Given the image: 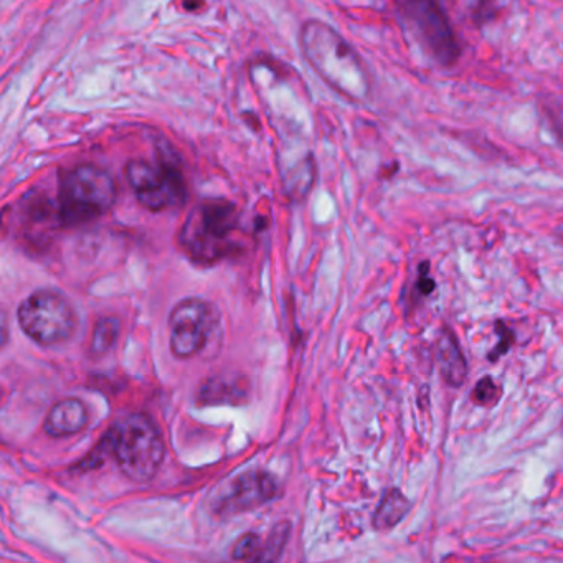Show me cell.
<instances>
[{
    "instance_id": "8",
    "label": "cell",
    "mask_w": 563,
    "mask_h": 563,
    "mask_svg": "<svg viewBox=\"0 0 563 563\" xmlns=\"http://www.w3.org/2000/svg\"><path fill=\"white\" fill-rule=\"evenodd\" d=\"M171 351L179 359H190L204 351L217 326V313L207 301L189 298L180 301L171 319Z\"/></svg>"
},
{
    "instance_id": "15",
    "label": "cell",
    "mask_w": 563,
    "mask_h": 563,
    "mask_svg": "<svg viewBox=\"0 0 563 563\" xmlns=\"http://www.w3.org/2000/svg\"><path fill=\"white\" fill-rule=\"evenodd\" d=\"M289 522H280L275 529L271 530L270 537L266 540V544L261 549L260 559L261 562H271V560L280 559L283 554L284 545L289 539Z\"/></svg>"
},
{
    "instance_id": "18",
    "label": "cell",
    "mask_w": 563,
    "mask_h": 563,
    "mask_svg": "<svg viewBox=\"0 0 563 563\" xmlns=\"http://www.w3.org/2000/svg\"><path fill=\"white\" fill-rule=\"evenodd\" d=\"M496 332L501 336V341L489 354V360L501 359L502 355L506 354L511 349L512 344H514V334L502 322H496Z\"/></svg>"
},
{
    "instance_id": "2",
    "label": "cell",
    "mask_w": 563,
    "mask_h": 563,
    "mask_svg": "<svg viewBox=\"0 0 563 563\" xmlns=\"http://www.w3.org/2000/svg\"><path fill=\"white\" fill-rule=\"evenodd\" d=\"M242 233L237 205L225 199L205 200L185 218L179 242L194 263L212 266L243 253Z\"/></svg>"
},
{
    "instance_id": "7",
    "label": "cell",
    "mask_w": 563,
    "mask_h": 563,
    "mask_svg": "<svg viewBox=\"0 0 563 563\" xmlns=\"http://www.w3.org/2000/svg\"><path fill=\"white\" fill-rule=\"evenodd\" d=\"M19 324L40 346H55L73 334L76 316L65 296L43 289L20 304Z\"/></svg>"
},
{
    "instance_id": "21",
    "label": "cell",
    "mask_w": 563,
    "mask_h": 563,
    "mask_svg": "<svg viewBox=\"0 0 563 563\" xmlns=\"http://www.w3.org/2000/svg\"><path fill=\"white\" fill-rule=\"evenodd\" d=\"M204 5V0H185L184 7L187 10H197Z\"/></svg>"
},
{
    "instance_id": "6",
    "label": "cell",
    "mask_w": 563,
    "mask_h": 563,
    "mask_svg": "<svg viewBox=\"0 0 563 563\" xmlns=\"http://www.w3.org/2000/svg\"><path fill=\"white\" fill-rule=\"evenodd\" d=\"M402 15L420 47L440 67H453L461 55L458 35L438 0H403Z\"/></svg>"
},
{
    "instance_id": "19",
    "label": "cell",
    "mask_w": 563,
    "mask_h": 563,
    "mask_svg": "<svg viewBox=\"0 0 563 563\" xmlns=\"http://www.w3.org/2000/svg\"><path fill=\"white\" fill-rule=\"evenodd\" d=\"M428 263H423L420 268H422V273H420V280H418V291L423 294V296H428V294L435 291V281L428 275Z\"/></svg>"
},
{
    "instance_id": "12",
    "label": "cell",
    "mask_w": 563,
    "mask_h": 563,
    "mask_svg": "<svg viewBox=\"0 0 563 563\" xmlns=\"http://www.w3.org/2000/svg\"><path fill=\"white\" fill-rule=\"evenodd\" d=\"M438 360H440L441 374L450 387H461L468 379V364L463 351L459 347L458 339L453 332H441L438 341Z\"/></svg>"
},
{
    "instance_id": "13",
    "label": "cell",
    "mask_w": 563,
    "mask_h": 563,
    "mask_svg": "<svg viewBox=\"0 0 563 563\" xmlns=\"http://www.w3.org/2000/svg\"><path fill=\"white\" fill-rule=\"evenodd\" d=\"M410 502L398 489H388L382 497L374 514V527L377 530H390L397 527L407 516Z\"/></svg>"
},
{
    "instance_id": "11",
    "label": "cell",
    "mask_w": 563,
    "mask_h": 563,
    "mask_svg": "<svg viewBox=\"0 0 563 563\" xmlns=\"http://www.w3.org/2000/svg\"><path fill=\"white\" fill-rule=\"evenodd\" d=\"M90 415L85 403L78 398H65L62 402L55 403L52 410L45 418V431L52 438H67L85 430Z\"/></svg>"
},
{
    "instance_id": "1",
    "label": "cell",
    "mask_w": 563,
    "mask_h": 563,
    "mask_svg": "<svg viewBox=\"0 0 563 563\" xmlns=\"http://www.w3.org/2000/svg\"><path fill=\"white\" fill-rule=\"evenodd\" d=\"M299 47L309 67L337 95L364 103L372 93V75L364 58L334 27L309 19L299 29Z\"/></svg>"
},
{
    "instance_id": "4",
    "label": "cell",
    "mask_w": 563,
    "mask_h": 563,
    "mask_svg": "<svg viewBox=\"0 0 563 563\" xmlns=\"http://www.w3.org/2000/svg\"><path fill=\"white\" fill-rule=\"evenodd\" d=\"M108 445L124 476L139 484L156 476L166 455L161 430L142 413L129 415L114 426Z\"/></svg>"
},
{
    "instance_id": "14",
    "label": "cell",
    "mask_w": 563,
    "mask_h": 563,
    "mask_svg": "<svg viewBox=\"0 0 563 563\" xmlns=\"http://www.w3.org/2000/svg\"><path fill=\"white\" fill-rule=\"evenodd\" d=\"M119 331H121V326H119L118 319L101 317L91 334V352L95 355H103L111 351L118 341Z\"/></svg>"
},
{
    "instance_id": "20",
    "label": "cell",
    "mask_w": 563,
    "mask_h": 563,
    "mask_svg": "<svg viewBox=\"0 0 563 563\" xmlns=\"http://www.w3.org/2000/svg\"><path fill=\"white\" fill-rule=\"evenodd\" d=\"M9 341V317L4 309H0V349Z\"/></svg>"
},
{
    "instance_id": "16",
    "label": "cell",
    "mask_w": 563,
    "mask_h": 563,
    "mask_svg": "<svg viewBox=\"0 0 563 563\" xmlns=\"http://www.w3.org/2000/svg\"><path fill=\"white\" fill-rule=\"evenodd\" d=\"M261 549H263V542H261L260 535L255 534V532H248V534H243L233 545L232 559L238 560V562L258 560L260 559Z\"/></svg>"
},
{
    "instance_id": "10",
    "label": "cell",
    "mask_w": 563,
    "mask_h": 563,
    "mask_svg": "<svg viewBox=\"0 0 563 563\" xmlns=\"http://www.w3.org/2000/svg\"><path fill=\"white\" fill-rule=\"evenodd\" d=\"M250 395V384L247 377L237 374H223L210 377L199 390V403L217 407L232 405L240 407L247 402Z\"/></svg>"
},
{
    "instance_id": "5",
    "label": "cell",
    "mask_w": 563,
    "mask_h": 563,
    "mask_svg": "<svg viewBox=\"0 0 563 563\" xmlns=\"http://www.w3.org/2000/svg\"><path fill=\"white\" fill-rule=\"evenodd\" d=\"M126 180L139 204L151 212L179 209L187 200V184L179 159L167 149L157 151L154 164L141 159L128 162Z\"/></svg>"
},
{
    "instance_id": "3",
    "label": "cell",
    "mask_w": 563,
    "mask_h": 563,
    "mask_svg": "<svg viewBox=\"0 0 563 563\" xmlns=\"http://www.w3.org/2000/svg\"><path fill=\"white\" fill-rule=\"evenodd\" d=\"M116 199L118 187L111 174L95 164H81L60 177L58 220L67 227L91 222L113 209Z\"/></svg>"
},
{
    "instance_id": "9",
    "label": "cell",
    "mask_w": 563,
    "mask_h": 563,
    "mask_svg": "<svg viewBox=\"0 0 563 563\" xmlns=\"http://www.w3.org/2000/svg\"><path fill=\"white\" fill-rule=\"evenodd\" d=\"M280 494L275 476L261 469H251L228 481L213 499V512L232 517L265 506Z\"/></svg>"
},
{
    "instance_id": "17",
    "label": "cell",
    "mask_w": 563,
    "mask_h": 563,
    "mask_svg": "<svg viewBox=\"0 0 563 563\" xmlns=\"http://www.w3.org/2000/svg\"><path fill=\"white\" fill-rule=\"evenodd\" d=\"M471 398H473L474 403L478 405H483V407H493L499 402L501 398V387L494 382L493 377H483L479 380L476 387H474L473 393H471Z\"/></svg>"
}]
</instances>
